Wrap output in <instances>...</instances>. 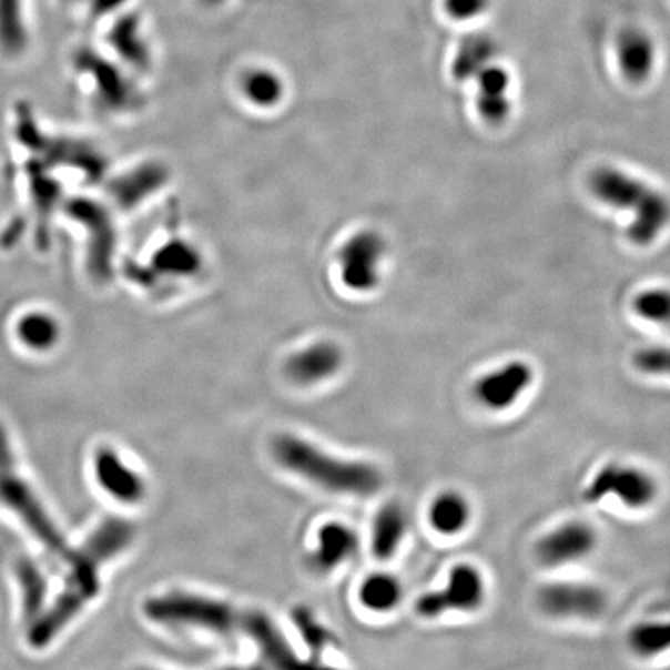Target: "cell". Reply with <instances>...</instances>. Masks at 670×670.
Here are the masks:
<instances>
[{
  "label": "cell",
  "mask_w": 670,
  "mask_h": 670,
  "mask_svg": "<svg viewBox=\"0 0 670 670\" xmlns=\"http://www.w3.org/2000/svg\"><path fill=\"white\" fill-rule=\"evenodd\" d=\"M497 53V45L494 39L486 34L474 33L463 39L457 54H455L451 73L455 80L467 81L475 78L486 65L493 62Z\"/></svg>",
  "instance_id": "obj_21"
},
{
  "label": "cell",
  "mask_w": 670,
  "mask_h": 670,
  "mask_svg": "<svg viewBox=\"0 0 670 670\" xmlns=\"http://www.w3.org/2000/svg\"><path fill=\"white\" fill-rule=\"evenodd\" d=\"M145 613L161 625L199 627L221 635H247L272 664L278 668L298 666L290 641L263 611H243L205 596L170 593L146 601Z\"/></svg>",
  "instance_id": "obj_1"
},
{
  "label": "cell",
  "mask_w": 670,
  "mask_h": 670,
  "mask_svg": "<svg viewBox=\"0 0 670 670\" xmlns=\"http://www.w3.org/2000/svg\"><path fill=\"white\" fill-rule=\"evenodd\" d=\"M599 545V534L586 520H568L537 540L534 555L544 568H564L588 559Z\"/></svg>",
  "instance_id": "obj_9"
},
{
  "label": "cell",
  "mask_w": 670,
  "mask_h": 670,
  "mask_svg": "<svg viewBox=\"0 0 670 670\" xmlns=\"http://www.w3.org/2000/svg\"><path fill=\"white\" fill-rule=\"evenodd\" d=\"M68 2H78V0H68Z\"/></svg>",
  "instance_id": "obj_36"
},
{
  "label": "cell",
  "mask_w": 670,
  "mask_h": 670,
  "mask_svg": "<svg viewBox=\"0 0 670 670\" xmlns=\"http://www.w3.org/2000/svg\"><path fill=\"white\" fill-rule=\"evenodd\" d=\"M536 380L528 362L510 361L483 374L474 382V399L488 412L501 413L516 407Z\"/></svg>",
  "instance_id": "obj_10"
},
{
  "label": "cell",
  "mask_w": 670,
  "mask_h": 670,
  "mask_svg": "<svg viewBox=\"0 0 670 670\" xmlns=\"http://www.w3.org/2000/svg\"><path fill=\"white\" fill-rule=\"evenodd\" d=\"M16 571L22 587L23 619L31 626L44 613L42 610L47 601V580L38 565L29 557L19 560Z\"/></svg>",
  "instance_id": "obj_25"
},
{
  "label": "cell",
  "mask_w": 670,
  "mask_h": 670,
  "mask_svg": "<svg viewBox=\"0 0 670 670\" xmlns=\"http://www.w3.org/2000/svg\"><path fill=\"white\" fill-rule=\"evenodd\" d=\"M295 621H297V626L300 630H302L303 637L309 648L313 650H322L326 644V633L325 630L322 629L321 626L315 622V619L311 617L306 611L297 610L295 613Z\"/></svg>",
  "instance_id": "obj_33"
},
{
  "label": "cell",
  "mask_w": 670,
  "mask_h": 670,
  "mask_svg": "<svg viewBox=\"0 0 670 670\" xmlns=\"http://www.w3.org/2000/svg\"><path fill=\"white\" fill-rule=\"evenodd\" d=\"M537 607L555 619H596L606 613L609 598L601 587L579 580H556L537 590Z\"/></svg>",
  "instance_id": "obj_8"
},
{
  "label": "cell",
  "mask_w": 670,
  "mask_h": 670,
  "mask_svg": "<svg viewBox=\"0 0 670 670\" xmlns=\"http://www.w3.org/2000/svg\"><path fill=\"white\" fill-rule=\"evenodd\" d=\"M627 646L635 656L657 658L670 652V619L638 622L627 633Z\"/></svg>",
  "instance_id": "obj_24"
},
{
  "label": "cell",
  "mask_w": 670,
  "mask_h": 670,
  "mask_svg": "<svg viewBox=\"0 0 670 670\" xmlns=\"http://www.w3.org/2000/svg\"><path fill=\"white\" fill-rule=\"evenodd\" d=\"M617 53L622 75L632 83L648 80L656 68V44L652 38L640 29H627L619 34Z\"/></svg>",
  "instance_id": "obj_15"
},
{
  "label": "cell",
  "mask_w": 670,
  "mask_h": 670,
  "mask_svg": "<svg viewBox=\"0 0 670 670\" xmlns=\"http://www.w3.org/2000/svg\"><path fill=\"white\" fill-rule=\"evenodd\" d=\"M109 44L128 64L138 69H146L150 65V50L140 31L138 16H122L109 31Z\"/></svg>",
  "instance_id": "obj_20"
},
{
  "label": "cell",
  "mask_w": 670,
  "mask_h": 670,
  "mask_svg": "<svg viewBox=\"0 0 670 670\" xmlns=\"http://www.w3.org/2000/svg\"><path fill=\"white\" fill-rule=\"evenodd\" d=\"M473 517L469 498L458 490H443L428 506V525L439 536H461L473 524Z\"/></svg>",
  "instance_id": "obj_16"
},
{
  "label": "cell",
  "mask_w": 670,
  "mask_h": 670,
  "mask_svg": "<svg viewBox=\"0 0 670 670\" xmlns=\"http://www.w3.org/2000/svg\"><path fill=\"white\" fill-rule=\"evenodd\" d=\"M635 313L657 325L670 323V291L652 290L642 292L633 303Z\"/></svg>",
  "instance_id": "obj_30"
},
{
  "label": "cell",
  "mask_w": 670,
  "mask_h": 670,
  "mask_svg": "<svg viewBox=\"0 0 670 670\" xmlns=\"http://www.w3.org/2000/svg\"><path fill=\"white\" fill-rule=\"evenodd\" d=\"M60 333L57 318L45 313L23 314L16 326L19 341L31 351L52 349L60 341Z\"/></svg>",
  "instance_id": "obj_27"
},
{
  "label": "cell",
  "mask_w": 670,
  "mask_h": 670,
  "mask_svg": "<svg viewBox=\"0 0 670 670\" xmlns=\"http://www.w3.org/2000/svg\"><path fill=\"white\" fill-rule=\"evenodd\" d=\"M245 99L258 108H272L282 100L284 88L276 73L266 69L251 70L243 80Z\"/></svg>",
  "instance_id": "obj_28"
},
{
  "label": "cell",
  "mask_w": 670,
  "mask_h": 670,
  "mask_svg": "<svg viewBox=\"0 0 670 670\" xmlns=\"http://www.w3.org/2000/svg\"><path fill=\"white\" fill-rule=\"evenodd\" d=\"M134 526L123 518H106L88 541L70 556V572L65 587L52 603L30 626L29 642L34 649L45 648L75 618L85 603L100 593V568L112 557L130 547Z\"/></svg>",
  "instance_id": "obj_2"
},
{
  "label": "cell",
  "mask_w": 670,
  "mask_h": 670,
  "mask_svg": "<svg viewBox=\"0 0 670 670\" xmlns=\"http://www.w3.org/2000/svg\"><path fill=\"white\" fill-rule=\"evenodd\" d=\"M154 263L158 264L159 271L165 272L166 275L189 276L196 274L201 258L196 248L190 244L173 241L159 251Z\"/></svg>",
  "instance_id": "obj_29"
},
{
  "label": "cell",
  "mask_w": 670,
  "mask_h": 670,
  "mask_svg": "<svg viewBox=\"0 0 670 670\" xmlns=\"http://www.w3.org/2000/svg\"><path fill=\"white\" fill-rule=\"evenodd\" d=\"M206 3H212V6H216V3L222 2V0H205Z\"/></svg>",
  "instance_id": "obj_35"
},
{
  "label": "cell",
  "mask_w": 670,
  "mask_h": 670,
  "mask_svg": "<svg viewBox=\"0 0 670 670\" xmlns=\"http://www.w3.org/2000/svg\"><path fill=\"white\" fill-rule=\"evenodd\" d=\"M0 501L22 518L23 524L29 526L34 537L44 545L49 555L69 562L72 551L65 544L64 537L54 528L52 520L47 517L37 496L18 474L10 443L2 426H0Z\"/></svg>",
  "instance_id": "obj_5"
},
{
  "label": "cell",
  "mask_w": 670,
  "mask_h": 670,
  "mask_svg": "<svg viewBox=\"0 0 670 670\" xmlns=\"http://www.w3.org/2000/svg\"><path fill=\"white\" fill-rule=\"evenodd\" d=\"M385 241L379 233L364 230L346 241L338 255L342 282L351 291L368 292L379 284Z\"/></svg>",
  "instance_id": "obj_11"
},
{
  "label": "cell",
  "mask_w": 670,
  "mask_h": 670,
  "mask_svg": "<svg viewBox=\"0 0 670 670\" xmlns=\"http://www.w3.org/2000/svg\"><path fill=\"white\" fill-rule=\"evenodd\" d=\"M29 42L23 0H0V53L7 58L21 57Z\"/></svg>",
  "instance_id": "obj_22"
},
{
  "label": "cell",
  "mask_w": 670,
  "mask_h": 670,
  "mask_svg": "<svg viewBox=\"0 0 670 670\" xmlns=\"http://www.w3.org/2000/svg\"><path fill=\"white\" fill-rule=\"evenodd\" d=\"M403 586L399 580L387 572H376V575L369 576L358 591L362 606L376 613L395 610L403 601Z\"/></svg>",
  "instance_id": "obj_26"
},
{
  "label": "cell",
  "mask_w": 670,
  "mask_h": 670,
  "mask_svg": "<svg viewBox=\"0 0 670 670\" xmlns=\"http://www.w3.org/2000/svg\"><path fill=\"white\" fill-rule=\"evenodd\" d=\"M274 455L276 463L284 469H290L291 473L331 493L366 497L379 493L384 485V478L377 467L368 463L345 461L331 457L313 444L295 436L287 435L276 439Z\"/></svg>",
  "instance_id": "obj_3"
},
{
  "label": "cell",
  "mask_w": 670,
  "mask_h": 670,
  "mask_svg": "<svg viewBox=\"0 0 670 670\" xmlns=\"http://www.w3.org/2000/svg\"><path fill=\"white\" fill-rule=\"evenodd\" d=\"M166 173L162 166L146 165L140 166L139 170L132 171L128 175L116 181L112 189V196L115 197L116 204L122 206H134L143 201L154 191H158L165 182Z\"/></svg>",
  "instance_id": "obj_23"
},
{
  "label": "cell",
  "mask_w": 670,
  "mask_h": 670,
  "mask_svg": "<svg viewBox=\"0 0 670 670\" xmlns=\"http://www.w3.org/2000/svg\"><path fill=\"white\" fill-rule=\"evenodd\" d=\"M633 364L649 376L670 377V346H650L638 351Z\"/></svg>",
  "instance_id": "obj_31"
},
{
  "label": "cell",
  "mask_w": 670,
  "mask_h": 670,
  "mask_svg": "<svg viewBox=\"0 0 670 670\" xmlns=\"http://www.w3.org/2000/svg\"><path fill=\"white\" fill-rule=\"evenodd\" d=\"M407 514L397 502L382 506L374 518L372 549L379 560L392 559L407 534Z\"/></svg>",
  "instance_id": "obj_19"
},
{
  "label": "cell",
  "mask_w": 670,
  "mask_h": 670,
  "mask_svg": "<svg viewBox=\"0 0 670 670\" xmlns=\"http://www.w3.org/2000/svg\"><path fill=\"white\" fill-rule=\"evenodd\" d=\"M342 364L343 354L337 345L317 342L287 358L286 374L295 384H317L337 374Z\"/></svg>",
  "instance_id": "obj_14"
},
{
  "label": "cell",
  "mask_w": 670,
  "mask_h": 670,
  "mask_svg": "<svg viewBox=\"0 0 670 670\" xmlns=\"http://www.w3.org/2000/svg\"><path fill=\"white\" fill-rule=\"evenodd\" d=\"M126 0H91L92 13L95 16L109 14L111 11L119 10Z\"/></svg>",
  "instance_id": "obj_34"
},
{
  "label": "cell",
  "mask_w": 670,
  "mask_h": 670,
  "mask_svg": "<svg viewBox=\"0 0 670 670\" xmlns=\"http://www.w3.org/2000/svg\"><path fill=\"white\" fill-rule=\"evenodd\" d=\"M488 599V583L480 568L473 564L454 565L446 586L419 596L415 603L420 618L435 619L446 613H475Z\"/></svg>",
  "instance_id": "obj_7"
},
{
  "label": "cell",
  "mask_w": 670,
  "mask_h": 670,
  "mask_svg": "<svg viewBox=\"0 0 670 670\" xmlns=\"http://www.w3.org/2000/svg\"><path fill=\"white\" fill-rule=\"evenodd\" d=\"M75 61L78 69L91 73L93 81H95V91L99 93V99L106 106L126 108L135 103V99L139 100V95L132 93L131 85L123 73L112 62L104 60L103 57L92 52L91 49H83L78 52Z\"/></svg>",
  "instance_id": "obj_13"
},
{
  "label": "cell",
  "mask_w": 670,
  "mask_h": 670,
  "mask_svg": "<svg viewBox=\"0 0 670 670\" xmlns=\"http://www.w3.org/2000/svg\"><path fill=\"white\" fill-rule=\"evenodd\" d=\"M358 539L356 532L342 524H326L318 529L317 549L313 555V565L317 570L331 571L341 567L356 552Z\"/></svg>",
  "instance_id": "obj_18"
},
{
  "label": "cell",
  "mask_w": 670,
  "mask_h": 670,
  "mask_svg": "<svg viewBox=\"0 0 670 670\" xmlns=\"http://www.w3.org/2000/svg\"><path fill=\"white\" fill-rule=\"evenodd\" d=\"M97 481L115 500L134 505L145 498V480L130 466L124 465L115 450L100 449L93 459Z\"/></svg>",
  "instance_id": "obj_12"
},
{
  "label": "cell",
  "mask_w": 670,
  "mask_h": 670,
  "mask_svg": "<svg viewBox=\"0 0 670 670\" xmlns=\"http://www.w3.org/2000/svg\"><path fill=\"white\" fill-rule=\"evenodd\" d=\"M660 498V483L644 467L611 461L596 470L582 493L588 505L617 500L629 510H648Z\"/></svg>",
  "instance_id": "obj_6"
},
{
  "label": "cell",
  "mask_w": 670,
  "mask_h": 670,
  "mask_svg": "<svg viewBox=\"0 0 670 670\" xmlns=\"http://www.w3.org/2000/svg\"><path fill=\"white\" fill-rule=\"evenodd\" d=\"M493 0H446L447 14L457 21H473L489 10Z\"/></svg>",
  "instance_id": "obj_32"
},
{
  "label": "cell",
  "mask_w": 670,
  "mask_h": 670,
  "mask_svg": "<svg viewBox=\"0 0 670 670\" xmlns=\"http://www.w3.org/2000/svg\"><path fill=\"white\" fill-rule=\"evenodd\" d=\"M590 190L603 204L630 210L633 222L629 237L638 245L653 243L670 222V202L660 191L617 168H599L590 177Z\"/></svg>",
  "instance_id": "obj_4"
},
{
  "label": "cell",
  "mask_w": 670,
  "mask_h": 670,
  "mask_svg": "<svg viewBox=\"0 0 670 670\" xmlns=\"http://www.w3.org/2000/svg\"><path fill=\"white\" fill-rule=\"evenodd\" d=\"M478 112L486 122L501 123L510 112L509 85L510 75L501 65H486L477 77Z\"/></svg>",
  "instance_id": "obj_17"
}]
</instances>
